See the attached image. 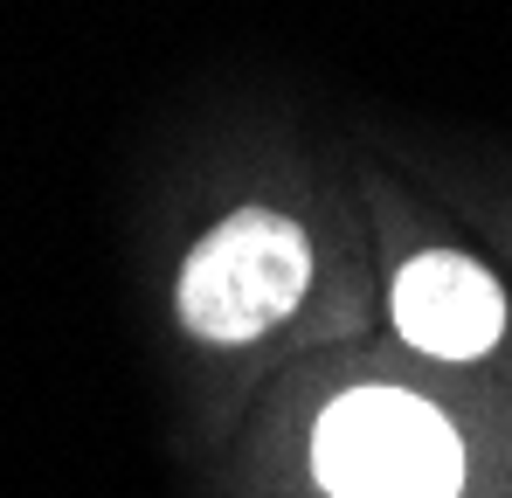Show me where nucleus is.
Masks as SVG:
<instances>
[{"label":"nucleus","mask_w":512,"mask_h":498,"mask_svg":"<svg viewBox=\"0 0 512 498\" xmlns=\"http://www.w3.org/2000/svg\"><path fill=\"white\" fill-rule=\"evenodd\" d=\"M319 249L298 215L243 201L229 208L173 270V319L201 346H256L312 298Z\"/></svg>","instance_id":"f257e3e1"},{"label":"nucleus","mask_w":512,"mask_h":498,"mask_svg":"<svg viewBox=\"0 0 512 498\" xmlns=\"http://www.w3.org/2000/svg\"><path fill=\"white\" fill-rule=\"evenodd\" d=\"M464 436L450 415L395 388H340L312 422V485L326 498H464Z\"/></svg>","instance_id":"f03ea898"},{"label":"nucleus","mask_w":512,"mask_h":498,"mask_svg":"<svg viewBox=\"0 0 512 498\" xmlns=\"http://www.w3.org/2000/svg\"><path fill=\"white\" fill-rule=\"evenodd\" d=\"M388 319L416 353L471 367L506 339V284L464 249H416L388 277Z\"/></svg>","instance_id":"7ed1b4c3"}]
</instances>
